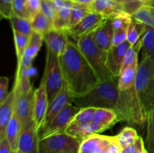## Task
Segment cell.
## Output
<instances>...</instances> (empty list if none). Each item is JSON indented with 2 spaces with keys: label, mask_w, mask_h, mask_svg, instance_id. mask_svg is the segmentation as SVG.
<instances>
[{
  "label": "cell",
  "mask_w": 154,
  "mask_h": 153,
  "mask_svg": "<svg viewBox=\"0 0 154 153\" xmlns=\"http://www.w3.org/2000/svg\"><path fill=\"white\" fill-rule=\"evenodd\" d=\"M59 60L64 84L72 98L84 95L101 82L76 43L69 40Z\"/></svg>",
  "instance_id": "1"
},
{
  "label": "cell",
  "mask_w": 154,
  "mask_h": 153,
  "mask_svg": "<svg viewBox=\"0 0 154 153\" xmlns=\"http://www.w3.org/2000/svg\"><path fill=\"white\" fill-rule=\"evenodd\" d=\"M119 77L111 81L101 82L85 94L72 97L71 102L79 109L87 107L107 108L117 114L119 101Z\"/></svg>",
  "instance_id": "2"
},
{
  "label": "cell",
  "mask_w": 154,
  "mask_h": 153,
  "mask_svg": "<svg viewBox=\"0 0 154 153\" xmlns=\"http://www.w3.org/2000/svg\"><path fill=\"white\" fill-rule=\"evenodd\" d=\"M135 88L144 113L147 116L154 102V61L143 54L138 64L135 81Z\"/></svg>",
  "instance_id": "3"
},
{
  "label": "cell",
  "mask_w": 154,
  "mask_h": 153,
  "mask_svg": "<svg viewBox=\"0 0 154 153\" xmlns=\"http://www.w3.org/2000/svg\"><path fill=\"white\" fill-rule=\"evenodd\" d=\"M76 44L101 82L111 81L117 78L111 74L107 65L108 52L96 44L93 33L81 37L77 40Z\"/></svg>",
  "instance_id": "4"
},
{
  "label": "cell",
  "mask_w": 154,
  "mask_h": 153,
  "mask_svg": "<svg viewBox=\"0 0 154 153\" xmlns=\"http://www.w3.org/2000/svg\"><path fill=\"white\" fill-rule=\"evenodd\" d=\"M82 141L66 131L42 138L39 153H79Z\"/></svg>",
  "instance_id": "5"
},
{
  "label": "cell",
  "mask_w": 154,
  "mask_h": 153,
  "mask_svg": "<svg viewBox=\"0 0 154 153\" xmlns=\"http://www.w3.org/2000/svg\"><path fill=\"white\" fill-rule=\"evenodd\" d=\"M42 79L46 83L49 104L54 100L64 86V80L62 74L59 56L47 50L46 64Z\"/></svg>",
  "instance_id": "6"
},
{
  "label": "cell",
  "mask_w": 154,
  "mask_h": 153,
  "mask_svg": "<svg viewBox=\"0 0 154 153\" xmlns=\"http://www.w3.org/2000/svg\"><path fill=\"white\" fill-rule=\"evenodd\" d=\"M40 134L33 117L23 125L18 139L17 153H39Z\"/></svg>",
  "instance_id": "7"
},
{
  "label": "cell",
  "mask_w": 154,
  "mask_h": 153,
  "mask_svg": "<svg viewBox=\"0 0 154 153\" xmlns=\"http://www.w3.org/2000/svg\"><path fill=\"white\" fill-rule=\"evenodd\" d=\"M107 20L108 18L101 14L91 12L81 22L68 28L67 33L69 37L77 40L81 37L94 32Z\"/></svg>",
  "instance_id": "8"
},
{
  "label": "cell",
  "mask_w": 154,
  "mask_h": 153,
  "mask_svg": "<svg viewBox=\"0 0 154 153\" xmlns=\"http://www.w3.org/2000/svg\"><path fill=\"white\" fill-rule=\"evenodd\" d=\"M15 92V113L20 119L22 125L32 117L35 91L21 90L14 87Z\"/></svg>",
  "instance_id": "9"
},
{
  "label": "cell",
  "mask_w": 154,
  "mask_h": 153,
  "mask_svg": "<svg viewBox=\"0 0 154 153\" xmlns=\"http://www.w3.org/2000/svg\"><path fill=\"white\" fill-rule=\"evenodd\" d=\"M79 110V108L74 105L72 102H69L62 110L61 112L56 116L49 128L45 131L40 134V140L54 134L65 131L70 124L72 118Z\"/></svg>",
  "instance_id": "10"
},
{
  "label": "cell",
  "mask_w": 154,
  "mask_h": 153,
  "mask_svg": "<svg viewBox=\"0 0 154 153\" xmlns=\"http://www.w3.org/2000/svg\"><path fill=\"white\" fill-rule=\"evenodd\" d=\"M48 106H49V101H48L46 83L45 81L42 79L39 86L38 87L37 89L35 90L32 112L33 119L35 122L39 134L45 122Z\"/></svg>",
  "instance_id": "11"
},
{
  "label": "cell",
  "mask_w": 154,
  "mask_h": 153,
  "mask_svg": "<svg viewBox=\"0 0 154 153\" xmlns=\"http://www.w3.org/2000/svg\"><path fill=\"white\" fill-rule=\"evenodd\" d=\"M71 99H72V94L64 84V86L60 92V93L49 104L46 116H45V122H44L43 127L41 130L40 134L45 131L49 128L56 116L61 112L62 110L69 102H71Z\"/></svg>",
  "instance_id": "12"
},
{
  "label": "cell",
  "mask_w": 154,
  "mask_h": 153,
  "mask_svg": "<svg viewBox=\"0 0 154 153\" xmlns=\"http://www.w3.org/2000/svg\"><path fill=\"white\" fill-rule=\"evenodd\" d=\"M132 45L126 40L123 44L113 46L108 52L107 65L114 77H119L121 73L125 56Z\"/></svg>",
  "instance_id": "13"
},
{
  "label": "cell",
  "mask_w": 154,
  "mask_h": 153,
  "mask_svg": "<svg viewBox=\"0 0 154 153\" xmlns=\"http://www.w3.org/2000/svg\"><path fill=\"white\" fill-rule=\"evenodd\" d=\"M67 30H57L53 28L43 36L47 46V50L60 57L64 52L69 42Z\"/></svg>",
  "instance_id": "14"
},
{
  "label": "cell",
  "mask_w": 154,
  "mask_h": 153,
  "mask_svg": "<svg viewBox=\"0 0 154 153\" xmlns=\"http://www.w3.org/2000/svg\"><path fill=\"white\" fill-rule=\"evenodd\" d=\"M114 136L94 134L82 140L79 153H106V148Z\"/></svg>",
  "instance_id": "15"
},
{
  "label": "cell",
  "mask_w": 154,
  "mask_h": 153,
  "mask_svg": "<svg viewBox=\"0 0 154 153\" xmlns=\"http://www.w3.org/2000/svg\"><path fill=\"white\" fill-rule=\"evenodd\" d=\"M15 112V92L12 89L8 94L4 101L0 103V139L5 137L8 124Z\"/></svg>",
  "instance_id": "16"
},
{
  "label": "cell",
  "mask_w": 154,
  "mask_h": 153,
  "mask_svg": "<svg viewBox=\"0 0 154 153\" xmlns=\"http://www.w3.org/2000/svg\"><path fill=\"white\" fill-rule=\"evenodd\" d=\"M93 38L100 49L108 52L113 46L114 29L111 19H108L93 33Z\"/></svg>",
  "instance_id": "17"
},
{
  "label": "cell",
  "mask_w": 154,
  "mask_h": 153,
  "mask_svg": "<svg viewBox=\"0 0 154 153\" xmlns=\"http://www.w3.org/2000/svg\"><path fill=\"white\" fill-rule=\"evenodd\" d=\"M89 6L92 12L101 14L108 19L125 12L123 4L115 0H96Z\"/></svg>",
  "instance_id": "18"
},
{
  "label": "cell",
  "mask_w": 154,
  "mask_h": 153,
  "mask_svg": "<svg viewBox=\"0 0 154 153\" xmlns=\"http://www.w3.org/2000/svg\"><path fill=\"white\" fill-rule=\"evenodd\" d=\"M120 122L117 112L111 109L97 108L93 116L92 122L102 127L104 130L110 128Z\"/></svg>",
  "instance_id": "19"
},
{
  "label": "cell",
  "mask_w": 154,
  "mask_h": 153,
  "mask_svg": "<svg viewBox=\"0 0 154 153\" xmlns=\"http://www.w3.org/2000/svg\"><path fill=\"white\" fill-rule=\"evenodd\" d=\"M22 123L17 114H14L8 124L5 130V137L8 140L12 150L17 151L18 139L22 129Z\"/></svg>",
  "instance_id": "20"
},
{
  "label": "cell",
  "mask_w": 154,
  "mask_h": 153,
  "mask_svg": "<svg viewBox=\"0 0 154 153\" xmlns=\"http://www.w3.org/2000/svg\"><path fill=\"white\" fill-rule=\"evenodd\" d=\"M73 2L67 0L66 4L57 11L54 20V28L57 30H67L70 27L71 10Z\"/></svg>",
  "instance_id": "21"
},
{
  "label": "cell",
  "mask_w": 154,
  "mask_h": 153,
  "mask_svg": "<svg viewBox=\"0 0 154 153\" xmlns=\"http://www.w3.org/2000/svg\"><path fill=\"white\" fill-rule=\"evenodd\" d=\"M132 18L138 22L154 28V7L142 5L131 15Z\"/></svg>",
  "instance_id": "22"
},
{
  "label": "cell",
  "mask_w": 154,
  "mask_h": 153,
  "mask_svg": "<svg viewBox=\"0 0 154 153\" xmlns=\"http://www.w3.org/2000/svg\"><path fill=\"white\" fill-rule=\"evenodd\" d=\"M138 66V65H134L122 70L120 76H119V91H124V90L130 88L132 86L135 84Z\"/></svg>",
  "instance_id": "23"
},
{
  "label": "cell",
  "mask_w": 154,
  "mask_h": 153,
  "mask_svg": "<svg viewBox=\"0 0 154 153\" xmlns=\"http://www.w3.org/2000/svg\"><path fill=\"white\" fill-rule=\"evenodd\" d=\"M33 31L39 33L42 36L54 28L52 22L46 16V15L41 10L31 21Z\"/></svg>",
  "instance_id": "24"
},
{
  "label": "cell",
  "mask_w": 154,
  "mask_h": 153,
  "mask_svg": "<svg viewBox=\"0 0 154 153\" xmlns=\"http://www.w3.org/2000/svg\"><path fill=\"white\" fill-rule=\"evenodd\" d=\"M91 12L89 5L73 2L72 10H71L70 27L75 26L78 22H81L85 16H87Z\"/></svg>",
  "instance_id": "25"
},
{
  "label": "cell",
  "mask_w": 154,
  "mask_h": 153,
  "mask_svg": "<svg viewBox=\"0 0 154 153\" xmlns=\"http://www.w3.org/2000/svg\"><path fill=\"white\" fill-rule=\"evenodd\" d=\"M10 21L11 23L12 30L19 32L29 38L34 32L32 26V22L29 20L20 17L16 15H13Z\"/></svg>",
  "instance_id": "26"
},
{
  "label": "cell",
  "mask_w": 154,
  "mask_h": 153,
  "mask_svg": "<svg viewBox=\"0 0 154 153\" xmlns=\"http://www.w3.org/2000/svg\"><path fill=\"white\" fill-rule=\"evenodd\" d=\"M15 50H16V56L17 59V64L20 63L24 56L26 49L28 45L29 37L17 31L13 30Z\"/></svg>",
  "instance_id": "27"
},
{
  "label": "cell",
  "mask_w": 154,
  "mask_h": 153,
  "mask_svg": "<svg viewBox=\"0 0 154 153\" xmlns=\"http://www.w3.org/2000/svg\"><path fill=\"white\" fill-rule=\"evenodd\" d=\"M147 27V26L139 23L132 18V20L129 23V28H128L127 41L132 46L135 44L137 40L140 38V37L146 31Z\"/></svg>",
  "instance_id": "28"
},
{
  "label": "cell",
  "mask_w": 154,
  "mask_h": 153,
  "mask_svg": "<svg viewBox=\"0 0 154 153\" xmlns=\"http://www.w3.org/2000/svg\"><path fill=\"white\" fill-rule=\"evenodd\" d=\"M116 136L119 144L123 149L125 147L134 143L139 136L137 134L135 129L126 127L124 128L118 134L116 135Z\"/></svg>",
  "instance_id": "29"
},
{
  "label": "cell",
  "mask_w": 154,
  "mask_h": 153,
  "mask_svg": "<svg viewBox=\"0 0 154 153\" xmlns=\"http://www.w3.org/2000/svg\"><path fill=\"white\" fill-rule=\"evenodd\" d=\"M97 108L87 107L80 109L78 113L75 116L70 124H78V125H85L92 122L93 116Z\"/></svg>",
  "instance_id": "30"
},
{
  "label": "cell",
  "mask_w": 154,
  "mask_h": 153,
  "mask_svg": "<svg viewBox=\"0 0 154 153\" xmlns=\"http://www.w3.org/2000/svg\"><path fill=\"white\" fill-rule=\"evenodd\" d=\"M142 53L150 56L154 61V28L147 27L143 37Z\"/></svg>",
  "instance_id": "31"
},
{
  "label": "cell",
  "mask_w": 154,
  "mask_h": 153,
  "mask_svg": "<svg viewBox=\"0 0 154 153\" xmlns=\"http://www.w3.org/2000/svg\"><path fill=\"white\" fill-rule=\"evenodd\" d=\"M14 0H0V14L1 17L10 20L14 15Z\"/></svg>",
  "instance_id": "32"
},
{
  "label": "cell",
  "mask_w": 154,
  "mask_h": 153,
  "mask_svg": "<svg viewBox=\"0 0 154 153\" xmlns=\"http://www.w3.org/2000/svg\"><path fill=\"white\" fill-rule=\"evenodd\" d=\"M27 0H14L13 1V11L14 15L20 17L29 19L28 13L26 9Z\"/></svg>",
  "instance_id": "33"
},
{
  "label": "cell",
  "mask_w": 154,
  "mask_h": 153,
  "mask_svg": "<svg viewBox=\"0 0 154 153\" xmlns=\"http://www.w3.org/2000/svg\"><path fill=\"white\" fill-rule=\"evenodd\" d=\"M26 9L30 21L42 10V0H27Z\"/></svg>",
  "instance_id": "34"
},
{
  "label": "cell",
  "mask_w": 154,
  "mask_h": 153,
  "mask_svg": "<svg viewBox=\"0 0 154 153\" xmlns=\"http://www.w3.org/2000/svg\"><path fill=\"white\" fill-rule=\"evenodd\" d=\"M42 11L46 15L47 17L52 22V23H54L57 11L53 4L52 0H42Z\"/></svg>",
  "instance_id": "35"
},
{
  "label": "cell",
  "mask_w": 154,
  "mask_h": 153,
  "mask_svg": "<svg viewBox=\"0 0 154 153\" xmlns=\"http://www.w3.org/2000/svg\"><path fill=\"white\" fill-rule=\"evenodd\" d=\"M145 148V142H144L142 137L139 136L134 143L123 148L122 149V153H138Z\"/></svg>",
  "instance_id": "36"
},
{
  "label": "cell",
  "mask_w": 154,
  "mask_h": 153,
  "mask_svg": "<svg viewBox=\"0 0 154 153\" xmlns=\"http://www.w3.org/2000/svg\"><path fill=\"white\" fill-rule=\"evenodd\" d=\"M128 28H129V26H126L123 28L114 31V38H113V46L119 45L127 40Z\"/></svg>",
  "instance_id": "37"
},
{
  "label": "cell",
  "mask_w": 154,
  "mask_h": 153,
  "mask_svg": "<svg viewBox=\"0 0 154 153\" xmlns=\"http://www.w3.org/2000/svg\"><path fill=\"white\" fill-rule=\"evenodd\" d=\"M142 5L137 0H124L123 2L125 12L130 15H132V14L134 13Z\"/></svg>",
  "instance_id": "38"
},
{
  "label": "cell",
  "mask_w": 154,
  "mask_h": 153,
  "mask_svg": "<svg viewBox=\"0 0 154 153\" xmlns=\"http://www.w3.org/2000/svg\"><path fill=\"white\" fill-rule=\"evenodd\" d=\"M9 79L6 76L0 77V103L4 101L5 98L7 97Z\"/></svg>",
  "instance_id": "39"
},
{
  "label": "cell",
  "mask_w": 154,
  "mask_h": 153,
  "mask_svg": "<svg viewBox=\"0 0 154 153\" xmlns=\"http://www.w3.org/2000/svg\"><path fill=\"white\" fill-rule=\"evenodd\" d=\"M147 135H154V102L147 116Z\"/></svg>",
  "instance_id": "40"
},
{
  "label": "cell",
  "mask_w": 154,
  "mask_h": 153,
  "mask_svg": "<svg viewBox=\"0 0 154 153\" xmlns=\"http://www.w3.org/2000/svg\"><path fill=\"white\" fill-rule=\"evenodd\" d=\"M12 148L6 137L0 139V153H11Z\"/></svg>",
  "instance_id": "41"
},
{
  "label": "cell",
  "mask_w": 154,
  "mask_h": 153,
  "mask_svg": "<svg viewBox=\"0 0 154 153\" xmlns=\"http://www.w3.org/2000/svg\"><path fill=\"white\" fill-rule=\"evenodd\" d=\"M145 146L148 153H154V135H147Z\"/></svg>",
  "instance_id": "42"
},
{
  "label": "cell",
  "mask_w": 154,
  "mask_h": 153,
  "mask_svg": "<svg viewBox=\"0 0 154 153\" xmlns=\"http://www.w3.org/2000/svg\"><path fill=\"white\" fill-rule=\"evenodd\" d=\"M73 2L75 3H79V4H87V5H90L91 4H93L96 0H72Z\"/></svg>",
  "instance_id": "43"
},
{
  "label": "cell",
  "mask_w": 154,
  "mask_h": 153,
  "mask_svg": "<svg viewBox=\"0 0 154 153\" xmlns=\"http://www.w3.org/2000/svg\"><path fill=\"white\" fill-rule=\"evenodd\" d=\"M141 5H151L152 0H137Z\"/></svg>",
  "instance_id": "44"
},
{
  "label": "cell",
  "mask_w": 154,
  "mask_h": 153,
  "mask_svg": "<svg viewBox=\"0 0 154 153\" xmlns=\"http://www.w3.org/2000/svg\"><path fill=\"white\" fill-rule=\"evenodd\" d=\"M138 153H148L147 152V148H144V149H142V150H141V151H139L138 152Z\"/></svg>",
  "instance_id": "45"
},
{
  "label": "cell",
  "mask_w": 154,
  "mask_h": 153,
  "mask_svg": "<svg viewBox=\"0 0 154 153\" xmlns=\"http://www.w3.org/2000/svg\"><path fill=\"white\" fill-rule=\"evenodd\" d=\"M116 2H117L119 3H121V4H123V2H124V0H115Z\"/></svg>",
  "instance_id": "46"
},
{
  "label": "cell",
  "mask_w": 154,
  "mask_h": 153,
  "mask_svg": "<svg viewBox=\"0 0 154 153\" xmlns=\"http://www.w3.org/2000/svg\"><path fill=\"white\" fill-rule=\"evenodd\" d=\"M152 6L154 7V0H152Z\"/></svg>",
  "instance_id": "47"
},
{
  "label": "cell",
  "mask_w": 154,
  "mask_h": 153,
  "mask_svg": "<svg viewBox=\"0 0 154 153\" xmlns=\"http://www.w3.org/2000/svg\"><path fill=\"white\" fill-rule=\"evenodd\" d=\"M11 153H17V151H14V150H12Z\"/></svg>",
  "instance_id": "48"
}]
</instances>
